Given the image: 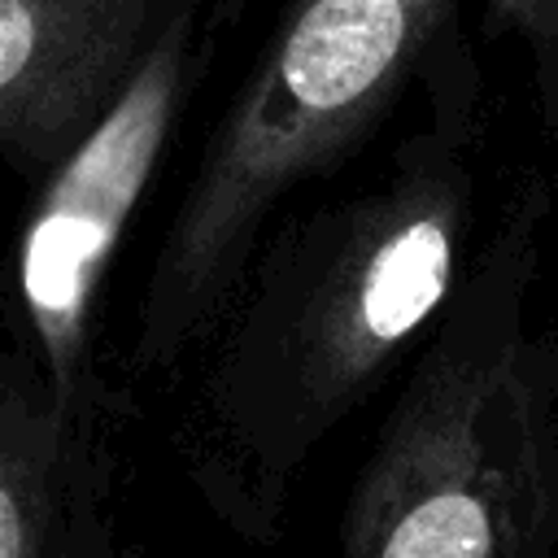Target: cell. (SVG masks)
I'll return each mask as SVG.
<instances>
[{"label": "cell", "mask_w": 558, "mask_h": 558, "mask_svg": "<svg viewBox=\"0 0 558 558\" xmlns=\"http://www.w3.org/2000/svg\"><path fill=\"white\" fill-rule=\"evenodd\" d=\"M471 52V35L453 39L418 74L423 126L384 174L266 227L201 340L187 475L248 541H275L314 453L410 357L466 275L484 118Z\"/></svg>", "instance_id": "cell-1"}, {"label": "cell", "mask_w": 558, "mask_h": 558, "mask_svg": "<svg viewBox=\"0 0 558 558\" xmlns=\"http://www.w3.org/2000/svg\"><path fill=\"white\" fill-rule=\"evenodd\" d=\"M471 22L523 48L541 122L558 131V0H283L153 253L131 340L140 375L209 336L266 227L344 166Z\"/></svg>", "instance_id": "cell-2"}, {"label": "cell", "mask_w": 558, "mask_h": 558, "mask_svg": "<svg viewBox=\"0 0 558 558\" xmlns=\"http://www.w3.org/2000/svg\"><path fill=\"white\" fill-rule=\"evenodd\" d=\"M545 187L418 340L340 510V558H558V331L536 323Z\"/></svg>", "instance_id": "cell-3"}, {"label": "cell", "mask_w": 558, "mask_h": 558, "mask_svg": "<svg viewBox=\"0 0 558 558\" xmlns=\"http://www.w3.org/2000/svg\"><path fill=\"white\" fill-rule=\"evenodd\" d=\"M205 4L196 0L166 22L92 131L39 179L17 240L13 296L26 331L22 353L39 366L52 397L83 418H100L105 405L92 366L96 296L179 131L196 78Z\"/></svg>", "instance_id": "cell-4"}, {"label": "cell", "mask_w": 558, "mask_h": 558, "mask_svg": "<svg viewBox=\"0 0 558 558\" xmlns=\"http://www.w3.org/2000/svg\"><path fill=\"white\" fill-rule=\"evenodd\" d=\"M196 0H0V161L44 179Z\"/></svg>", "instance_id": "cell-5"}, {"label": "cell", "mask_w": 558, "mask_h": 558, "mask_svg": "<svg viewBox=\"0 0 558 558\" xmlns=\"http://www.w3.org/2000/svg\"><path fill=\"white\" fill-rule=\"evenodd\" d=\"M0 558H140L113 519L100 418L70 414L0 344Z\"/></svg>", "instance_id": "cell-6"}]
</instances>
